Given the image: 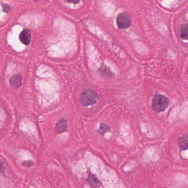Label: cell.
I'll use <instances>...</instances> for the list:
<instances>
[{
  "mask_svg": "<svg viewBox=\"0 0 188 188\" xmlns=\"http://www.w3.org/2000/svg\"><path fill=\"white\" fill-rule=\"evenodd\" d=\"M169 105V101L165 95L157 93L153 97L152 101V109L154 112L160 113L163 112Z\"/></svg>",
  "mask_w": 188,
  "mask_h": 188,
  "instance_id": "cell-1",
  "label": "cell"
},
{
  "mask_svg": "<svg viewBox=\"0 0 188 188\" xmlns=\"http://www.w3.org/2000/svg\"><path fill=\"white\" fill-rule=\"evenodd\" d=\"M81 103L84 107L95 104L98 100L97 93L92 90H87L81 95Z\"/></svg>",
  "mask_w": 188,
  "mask_h": 188,
  "instance_id": "cell-2",
  "label": "cell"
},
{
  "mask_svg": "<svg viewBox=\"0 0 188 188\" xmlns=\"http://www.w3.org/2000/svg\"><path fill=\"white\" fill-rule=\"evenodd\" d=\"M116 23L119 28L126 29L131 25V20L129 14L122 13L119 14L116 18Z\"/></svg>",
  "mask_w": 188,
  "mask_h": 188,
  "instance_id": "cell-3",
  "label": "cell"
},
{
  "mask_svg": "<svg viewBox=\"0 0 188 188\" xmlns=\"http://www.w3.org/2000/svg\"><path fill=\"white\" fill-rule=\"evenodd\" d=\"M19 40L25 46H28L31 40V34L27 29H24L19 34Z\"/></svg>",
  "mask_w": 188,
  "mask_h": 188,
  "instance_id": "cell-4",
  "label": "cell"
},
{
  "mask_svg": "<svg viewBox=\"0 0 188 188\" xmlns=\"http://www.w3.org/2000/svg\"><path fill=\"white\" fill-rule=\"evenodd\" d=\"M11 87L14 89H17L22 84V76L19 75H14L10 80Z\"/></svg>",
  "mask_w": 188,
  "mask_h": 188,
  "instance_id": "cell-5",
  "label": "cell"
},
{
  "mask_svg": "<svg viewBox=\"0 0 188 188\" xmlns=\"http://www.w3.org/2000/svg\"><path fill=\"white\" fill-rule=\"evenodd\" d=\"M68 129V124L66 120L62 119L57 122L56 130L57 132H63L66 131Z\"/></svg>",
  "mask_w": 188,
  "mask_h": 188,
  "instance_id": "cell-6",
  "label": "cell"
},
{
  "mask_svg": "<svg viewBox=\"0 0 188 188\" xmlns=\"http://www.w3.org/2000/svg\"><path fill=\"white\" fill-rule=\"evenodd\" d=\"M188 137L187 135H185L179 139V145L183 150L188 148Z\"/></svg>",
  "mask_w": 188,
  "mask_h": 188,
  "instance_id": "cell-7",
  "label": "cell"
},
{
  "mask_svg": "<svg viewBox=\"0 0 188 188\" xmlns=\"http://www.w3.org/2000/svg\"><path fill=\"white\" fill-rule=\"evenodd\" d=\"M87 181L92 187H99L100 186V183H101L100 181L94 175H89L88 178L87 179Z\"/></svg>",
  "mask_w": 188,
  "mask_h": 188,
  "instance_id": "cell-8",
  "label": "cell"
},
{
  "mask_svg": "<svg viewBox=\"0 0 188 188\" xmlns=\"http://www.w3.org/2000/svg\"><path fill=\"white\" fill-rule=\"evenodd\" d=\"M99 72L103 76L113 77V75L110 70L105 65L101 66V67L99 69Z\"/></svg>",
  "mask_w": 188,
  "mask_h": 188,
  "instance_id": "cell-9",
  "label": "cell"
},
{
  "mask_svg": "<svg viewBox=\"0 0 188 188\" xmlns=\"http://www.w3.org/2000/svg\"><path fill=\"white\" fill-rule=\"evenodd\" d=\"M181 37L182 39L187 40L188 37V25L187 24H185L182 26L181 30Z\"/></svg>",
  "mask_w": 188,
  "mask_h": 188,
  "instance_id": "cell-10",
  "label": "cell"
},
{
  "mask_svg": "<svg viewBox=\"0 0 188 188\" xmlns=\"http://www.w3.org/2000/svg\"><path fill=\"white\" fill-rule=\"evenodd\" d=\"M110 127L109 126L105 124H101V126L99 127V128L98 129V132L101 134L102 135H104L106 132H108L110 131Z\"/></svg>",
  "mask_w": 188,
  "mask_h": 188,
  "instance_id": "cell-11",
  "label": "cell"
},
{
  "mask_svg": "<svg viewBox=\"0 0 188 188\" xmlns=\"http://www.w3.org/2000/svg\"><path fill=\"white\" fill-rule=\"evenodd\" d=\"M22 164L25 167H31V165L33 164V163L31 160H25L22 163Z\"/></svg>",
  "mask_w": 188,
  "mask_h": 188,
  "instance_id": "cell-12",
  "label": "cell"
},
{
  "mask_svg": "<svg viewBox=\"0 0 188 188\" xmlns=\"http://www.w3.org/2000/svg\"><path fill=\"white\" fill-rule=\"evenodd\" d=\"M67 2L69 3H72V4H76L79 3L80 2L81 0H64Z\"/></svg>",
  "mask_w": 188,
  "mask_h": 188,
  "instance_id": "cell-13",
  "label": "cell"
},
{
  "mask_svg": "<svg viewBox=\"0 0 188 188\" xmlns=\"http://www.w3.org/2000/svg\"><path fill=\"white\" fill-rule=\"evenodd\" d=\"M2 6L4 7V11L6 12H8L10 10V7L8 4H3Z\"/></svg>",
  "mask_w": 188,
  "mask_h": 188,
  "instance_id": "cell-14",
  "label": "cell"
},
{
  "mask_svg": "<svg viewBox=\"0 0 188 188\" xmlns=\"http://www.w3.org/2000/svg\"><path fill=\"white\" fill-rule=\"evenodd\" d=\"M4 170V165L2 162L0 161V173Z\"/></svg>",
  "mask_w": 188,
  "mask_h": 188,
  "instance_id": "cell-15",
  "label": "cell"
}]
</instances>
